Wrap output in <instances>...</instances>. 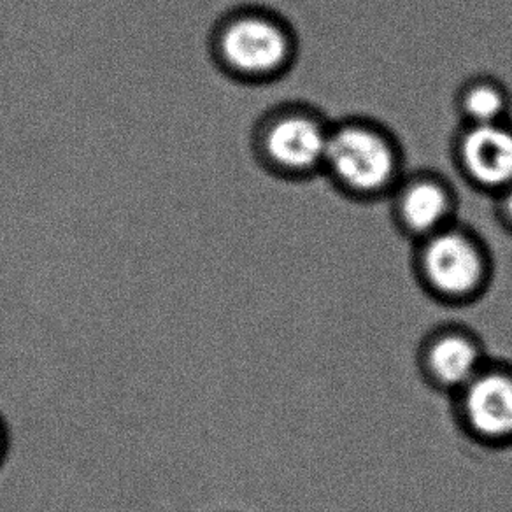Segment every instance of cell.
Segmentation results:
<instances>
[{
	"instance_id": "obj_4",
	"label": "cell",
	"mask_w": 512,
	"mask_h": 512,
	"mask_svg": "<svg viewBox=\"0 0 512 512\" xmlns=\"http://www.w3.org/2000/svg\"><path fill=\"white\" fill-rule=\"evenodd\" d=\"M411 269L416 283L430 299L442 306L465 307L490 292L495 258L483 235L458 220L414 242Z\"/></svg>"
},
{
	"instance_id": "obj_9",
	"label": "cell",
	"mask_w": 512,
	"mask_h": 512,
	"mask_svg": "<svg viewBox=\"0 0 512 512\" xmlns=\"http://www.w3.org/2000/svg\"><path fill=\"white\" fill-rule=\"evenodd\" d=\"M453 109L458 125L512 120V90L495 74L476 72L456 86Z\"/></svg>"
},
{
	"instance_id": "obj_1",
	"label": "cell",
	"mask_w": 512,
	"mask_h": 512,
	"mask_svg": "<svg viewBox=\"0 0 512 512\" xmlns=\"http://www.w3.org/2000/svg\"><path fill=\"white\" fill-rule=\"evenodd\" d=\"M214 57L230 78L260 90L283 85L299 65V29L283 9L251 4L232 11L214 32Z\"/></svg>"
},
{
	"instance_id": "obj_8",
	"label": "cell",
	"mask_w": 512,
	"mask_h": 512,
	"mask_svg": "<svg viewBox=\"0 0 512 512\" xmlns=\"http://www.w3.org/2000/svg\"><path fill=\"white\" fill-rule=\"evenodd\" d=\"M490 360L481 335L460 323L428 330L416 349V367L430 390L453 397Z\"/></svg>"
},
{
	"instance_id": "obj_3",
	"label": "cell",
	"mask_w": 512,
	"mask_h": 512,
	"mask_svg": "<svg viewBox=\"0 0 512 512\" xmlns=\"http://www.w3.org/2000/svg\"><path fill=\"white\" fill-rule=\"evenodd\" d=\"M332 123L321 107L307 100H272L251 130V151L258 169L281 186L321 178Z\"/></svg>"
},
{
	"instance_id": "obj_2",
	"label": "cell",
	"mask_w": 512,
	"mask_h": 512,
	"mask_svg": "<svg viewBox=\"0 0 512 512\" xmlns=\"http://www.w3.org/2000/svg\"><path fill=\"white\" fill-rule=\"evenodd\" d=\"M407 171L399 134L369 114H348L332 123L321 178L355 204L386 202Z\"/></svg>"
},
{
	"instance_id": "obj_10",
	"label": "cell",
	"mask_w": 512,
	"mask_h": 512,
	"mask_svg": "<svg viewBox=\"0 0 512 512\" xmlns=\"http://www.w3.org/2000/svg\"><path fill=\"white\" fill-rule=\"evenodd\" d=\"M491 202H493V216L498 227L512 237V185L497 193L495 197H491Z\"/></svg>"
},
{
	"instance_id": "obj_6",
	"label": "cell",
	"mask_w": 512,
	"mask_h": 512,
	"mask_svg": "<svg viewBox=\"0 0 512 512\" xmlns=\"http://www.w3.org/2000/svg\"><path fill=\"white\" fill-rule=\"evenodd\" d=\"M393 227L407 241H423L460 220V193L435 169H407L386 199Z\"/></svg>"
},
{
	"instance_id": "obj_5",
	"label": "cell",
	"mask_w": 512,
	"mask_h": 512,
	"mask_svg": "<svg viewBox=\"0 0 512 512\" xmlns=\"http://www.w3.org/2000/svg\"><path fill=\"white\" fill-rule=\"evenodd\" d=\"M451 402L469 441L486 449L512 448V362L490 356Z\"/></svg>"
},
{
	"instance_id": "obj_7",
	"label": "cell",
	"mask_w": 512,
	"mask_h": 512,
	"mask_svg": "<svg viewBox=\"0 0 512 512\" xmlns=\"http://www.w3.org/2000/svg\"><path fill=\"white\" fill-rule=\"evenodd\" d=\"M449 158L465 185L495 197L512 185V120L458 125L449 141Z\"/></svg>"
},
{
	"instance_id": "obj_11",
	"label": "cell",
	"mask_w": 512,
	"mask_h": 512,
	"mask_svg": "<svg viewBox=\"0 0 512 512\" xmlns=\"http://www.w3.org/2000/svg\"><path fill=\"white\" fill-rule=\"evenodd\" d=\"M9 451H11V430L8 421L0 413V469L8 462Z\"/></svg>"
}]
</instances>
